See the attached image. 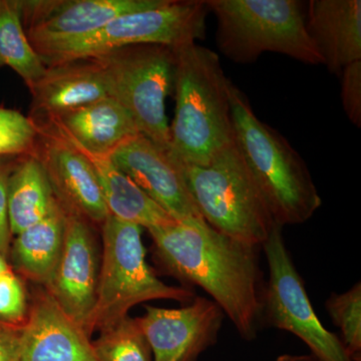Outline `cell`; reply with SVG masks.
Segmentation results:
<instances>
[{
  "mask_svg": "<svg viewBox=\"0 0 361 361\" xmlns=\"http://www.w3.org/2000/svg\"><path fill=\"white\" fill-rule=\"evenodd\" d=\"M148 231L164 272L201 287L242 338H256L263 325L265 289L258 247L216 231L202 218L178 220Z\"/></svg>",
  "mask_w": 361,
  "mask_h": 361,
  "instance_id": "cell-1",
  "label": "cell"
},
{
  "mask_svg": "<svg viewBox=\"0 0 361 361\" xmlns=\"http://www.w3.org/2000/svg\"><path fill=\"white\" fill-rule=\"evenodd\" d=\"M174 49L176 110L170 151L180 163L206 166L236 141L233 82L215 51L197 42Z\"/></svg>",
  "mask_w": 361,
  "mask_h": 361,
  "instance_id": "cell-2",
  "label": "cell"
},
{
  "mask_svg": "<svg viewBox=\"0 0 361 361\" xmlns=\"http://www.w3.org/2000/svg\"><path fill=\"white\" fill-rule=\"evenodd\" d=\"M231 110L237 144L276 224L310 220L322 201L305 161L283 135L256 116L246 94L234 84Z\"/></svg>",
  "mask_w": 361,
  "mask_h": 361,
  "instance_id": "cell-3",
  "label": "cell"
},
{
  "mask_svg": "<svg viewBox=\"0 0 361 361\" xmlns=\"http://www.w3.org/2000/svg\"><path fill=\"white\" fill-rule=\"evenodd\" d=\"M180 164L190 194L207 224L249 245L264 244L277 224L236 141L208 165Z\"/></svg>",
  "mask_w": 361,
  "mask_h": 361,
  "instance_id": "cell-4",
  "label": "cell"
},
{
  "mask_svg": "<svg viewBox=\"0 0 361 361\" xmlns=\"http://www.w3.org/2000/svg\"><path fill=\"white\" fill-rule=\"evenodd\" d=\"M217 18L216 42L233 63H255L265 52L306 65H323L305 23V6L297 0H205Z\"/></svg>",
  "mask_w": 361,
  "mask_h": 361,
  "instance_id": "cell-5",
  "label": "cell"
},
{
  "mask_svg": "<svg viewBox=\"0 0 361 361\" xmlns=\"http://www.w3.org/2000/svg\"><path fill=\"white\" fill-rule=\"evenodd\" d=\"M102 228L101 264L96 303L87 334L103 331L129 316L137 304L157 299L191 302L194 292L170 286L156 276L146 260L142 228L109 216Z\"/></svg>",
  "mask_w": 361,
  "mask_h": 361,
  "instance_id": "cell-6",
  "label": "cell"
},
{
  "mask_svg": "<svg viewBox=\"0 0 361 361\" xmlns=\"http://www.w3.org/2000/svg\"><path fill=\"white\" fill-rule=\"evenodd\" d=\"M208 6L205 0L176 1L149 11L126 14L96 32L37 51L45 66L92 59L130 45L179 47L206 37Z\"/></svg>",
  "mask_w": 361,
  "mask_h": 361,
  "instance_id": "cell-7",
  "label": "cell"
},
{
  "mask_svg": "<svg viewBox=\"0 0 361 361\" xmlns=\"http://www.w3.org/2000/svg\"><path fill=\"white\" fill-rule=\"evenodd\" d=\"M92 59L103 71L109 97L129 111L141 135L170 151L166 99L174 87L175 49L130 45Z\"/></svg>",
  "mask_w": 361,
  "mask_h": 361,
  "instance_id": "cell-8",
  "label": "cell"
},
{
  "mask_svg": "<svg viewBox=\"0 0 361 361\" xmlns=\"http://www.w3.org/2000/svg\"><path fill=\"white\" fill-rule=\"evenodd\" d=\"M282 228L275 225L262 245L269 270L263 297V325L294 334L320 361H353L341 338L325 329L315 314L287 250Z\"/></svg>",
  "mask_w": 361,
  "mask_h": 361,
  "instance_id": "cell-9",
  "label": "cell"
},
{
  "mask_svg": "<svg viewBox=\"0 0 361 361\" xmlns=\"http://www.w3.org/2000/svg\"><path fill=\"white\" fill-rule=\"evenodd\" d=\"M167 0H35L20 1L26 37L35 51L96 32L126 14L149 11Z\"/></svg>",
  "mask_w": 361,
  "mask_h": 361,
  "instance_id": "cell-10",
  "label": "cell"
},
{
  "mask_svg": "<svg viewBox=\"0 0 361 361\" xmlns=\"http://www.w3.org/2000/svg\"><path fill=\"white\" fill-rule=\"evenodd\" d=\"M145 310L137 318L153 361H197L217 341L225 315L217 303L205 297H195L184 307L146 305Z\"/></svg>",
  "mask_w": 361,
  "mask_h": 361,
  "instance_id": "cell-11",
  "label": "cell"
},
{
  "mask_svg": "<svg viewBox=\"0 0 361 361\" xmlns=\"http://www.w3.org/2000/svg\"><path fill=\"white\" fill-rule=\"evenodd\" d=\"M109 158L176 220L202 218L188 189L182 164L168 149L139 135L118 146Z\"/></svg>",
  "mask_w": 361,
  "mask_h": 361,
  "instance_id": "cell-12",
  "label": "cell"
},
{
  "mask_svg": "<svg viewBox=\"0 0 361 361\" xmlns=\"http://www.w3.org/2000/svg\"><path fill=\"white\" fill-rule=\"evenodd\" d=\"M66 213L63 251L44 288L87 332L96 303L101 257L92 225L75 214Z\"/></svg>",
  "mask_w": 361,
  "mask_h": 361,
  "instance_id": "cell-13",
  "label": "cell"
},
{
  "mask_svg": "<svg viewBox=\"0 0 361 361\" xmlns=\"http://www.w3.org/2000/svg\"><path fill=\"white\" fill-rule=\"evenodd\" d=\"M20 361H99L90 336L44 287L21 327Z\"/></svg>",
  "mask_w": 361,
  "mask_h": 361,
  "instance_id": "cell-14",
  "label": "cell"
},
{
  "mask_svg": "<svg viewBox=\"0 0 361 361\" xmlns=\"http://www.w3.org/2000/svg\"><path fill=\"white\" fill-rule=\"evenodd\" d=\"M47 144L37 153L49 176L56 200L66 212L92 226L110 216L99 180L87 157L65 140L47 130Z\"/></svg>",
  "mask_w": 361,
  "mask_h": 361,
  "instance_id": "cell-15",
  "label": "cell"
},
{
  "mask_svg": "<svg viewBox=\"0 0 361 361\" xmlns=\"http://www.w3.org/2000/svg\"><path fill=\"white\" fill-rule=\"evenodd\" d=\"M49 130L85 153L109 156L141 135L129 111L111 97L85 104L49 122Z\"/></svg>",
  "mask_w": 361,
  "mask_h": 361,
  "instance_id": "cell-16",
  "label": "cell"
},
{
  "mask_svg": "<svg viewBox=\"0 0 361 361\" xmlns=\"http://www.w3.org/2000/svg\"><path fill=\"white\" fill-rule=\"evenodd\" d=\"M305 23L330 73L361 61L360 0H311Z\"/></svg>",
  "mask_w": 361,
  "mask_h": 361,
  "instance_id": "cell-17",
  "label": "cell"
},
{
  "mask_svg": "<svg viewBox=\"0 0 361 361\" xmlns=\"http://www.w3.org/2000/svg\"><path fill=\"white\" fill-rule=\"evenodd\" d=\"M33 113L49 122L68 111L109 97L101 66L94 59H80L47 66L30 89Z\"/></svg>",
  "mask_w": 361,
  "mask_h": 361,
  "instance_id": "cell-18",
  "label": "cell"
},
{
  "mask_svg": "<svg viewBox=\"0 0 361 361\" xmlns=\"http://www.w3.org/2000/svg\"><path fill=\"white\" fill-rule=\"evenodd\" d=\"M66 215L56 198L42 220L13 236L8 257L21 276L42 287L49 283L65 243Z\"/></svg>",
  "mask_w": 361,
  "mask_h": 361,
  "instance_id": "cell-19",
  "label": "cell"
},
{
  "mask_svg": "<svg viewBox=\"0 0 361 361\" xmlns=\"http://www.w3.org/2000/svg\"><path fill=\"white\" fill-rule=\"evenodd\" d=\"M78 151L92 164L111 216L147 230L173 224L178 221L152 200L127 175L121 172L109 156Z\"/></svg>",
  "mask_w": 361,
  "mask_h": 361,
  "instance_id": "cell-20",
  "label": "cell"
},
{
  "mask_svg": "<svg viewBox=\"0 0 361 361\" xmlns=\"http://www.w3.org/2000/svg\"><path fill=\"white\" fill-rule=\"evenodd\" d=\"M54 201L49 176L37 153L20 158L7 184V209L13 237L42 220Z\"/></svg>",
  "mask_w": 361,
  "mask_h": 361,
  "instance_id": "cell-21",
  "label": "cell"
},
{
  "mask_svg": "<svg viewBox=\"0 0 361 361\" xmlns=\"http://www.w3.org/2000/svg\"><path fill=\"white\" fill-rule=\"evenodd\" d=\"M0 66L16 71L28 89L47 70L26 37L18 0H0Z\"/></svg>",
  "mask_w": 361,
  "mask_h": 361,
  "instance_id": "cell-22",
  "label": "cell"
},
{
  "mask_svg": "<svg viewBox=\"0 0 361 361\" xmlns=\"http://www.w3.org/2000/svg\"><path fill=\"white\" fill-rule=\"evenodd\" d=\"M99 361H153L151 348L137 318H123L99 332L92 341Z\"/></svg>",
  "mask_w": 361,
  "mask_h": 361,
  "instance_id": "cell-23",
  "label": "cell"
},
{
  "mask_svg": "<svg viewBox=\"0 0 361 361\" xmlns=\"http://www.w3.org/2000/svg\"><path fill=\"white\" fill-rule=\"evenodd\" d=\"M326 310L334 324L341 329V341L353 361L361 357V285L360 282L343 293H332Z\"/></svg>",
  "mask_w": 361,
  "mask_h": 361,
  "instance_id": "cell-24",
  "label": "cell"
},
{
  "mask_svg": "<svg viewBox=\"0 0 361 361\" xmlns=\"http://www.w3.org/2000/svg\"><path fill=\"white\" fill-rule=\"evenodd\" d=\"M40 135L39 126L32 118L0 106V158L35 155Z\"/></svg>",
  "mask_w": 361,
  "mask_h": 361,
  "instance_id": "cell-25",
  "label": "cell"
},
{
  "mask_svg": "<svg viewBox=\"0 0 361 361\" xmlns=\"http://www.w3.org/2000/svg\"><path fill=\"white\" fill-rule=\"evenodd\" d=\"M28 311L30 304L25 285L11 268L0 275V322L23 326Z\"/></svg>",
  "mask_w": 361,
  "mask_h": 361,
  "instance_id": "cell-26",
  "label": "cell"
},
{
  "mask_svg": "<svg viewBox=\"0 0 361 361\" xmlns=\"http://www.w3.org/2000/svg\"><path fill=\"white\" fill-rule=\"evenodd\" d=\"M341 103L346 116L361 127V61L349 63L341 73Z\"/></svg>",
  "mask_w": 361,
  "mask_h": 361,
  "instance_id": "cell-27",
  "label": "cell"
},
{
  "mask_svg": "<svg viewBox=\"0 0 361 361\" xmlns=\"http://www.w3.org/2000/svg\"><path fill=\"white\" fill-rule=\"evenodd\" d=\"M14 158H0V254L6 259L11 251L13 234L8 221V209H7V184L9 176L18 160Z\"/></svg>",
  "mask_w": 361,
  "mask_h": 361,
  "instance_id": "cell-28",
  "label": "cell"
},
{
  "mask_svg": "<svg viewBox=\"0 0 361 361\" xmlns=\"http://www.w3.org/2000/svg\"><path fill=\"white\" fill-rule=\"evenodd\" d=\"M21 327L0 322V361H20Z\"/></svg>",
  "mask_w": 361,
  "mask_h": 361,
  "instance_id": "cell-29",
  "label": "cell"
},
{
  "mask_svg": "<svg viewBox=\"0 0 361 361\" xmlns=\"http://www.w3.org/2000/svg\"><path fill=\"white\" fill-rule=\"evenodd\" d=\"M276 361H320L314 355H283L277 357Z\"/></svg>",
  "mask_w": 361,
  "mask_h": 361,
  "instance_id": "cell-30",
  "label": "cell"
},
{
  "mask_svg": "<svg viewBox=\"0 0 361 361\" xmlns=\"http://www.w3.org/2000/svg\"><path fill=\"white\" fill-rule=\"evenodd\" d=\"M11 265L8 264L7 259L0 254V275L6 272V271L11 269Z\"/></svg>",
  "mask_w": 361,
  "mask_h": 361,
  "instance_id": "cell-31",
  "label": "cell"
}]
</instances>
